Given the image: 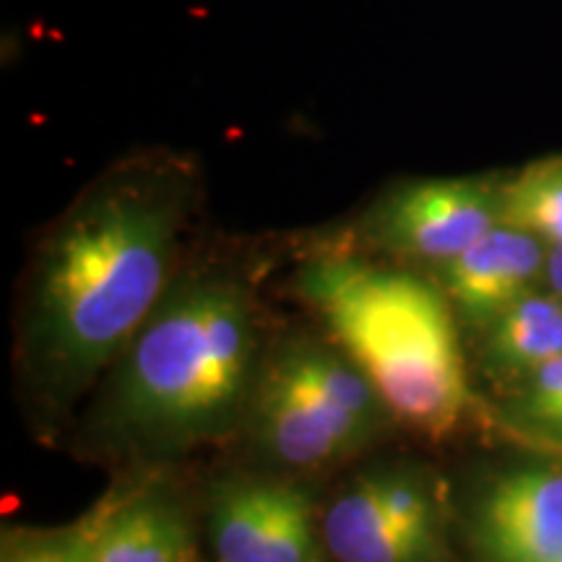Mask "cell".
<instances>
[{
  "label": "cell",
  "mask_w": 562,
  "mask_h": 562,
  "mask_svg": "<svg viewBox=\"0 0 562 562\" xmlns=\"http://www.w3.org/2000/svg\"><path fill=\"white\" fill-rule=\"evenodd\" d=\"M186 214L178 170L131 165L55 224L34 261L21 328L34 396L66 406L117 362L170 290Z\"/></svg>",
  "instance_id": "cell-1"
},
{
  "label": "cell",
  "mask_w": 562,
  "mask_h": 562,
  "mask_svg": "<svg viewBox=\"0 0 562 562\" xmlns=\"http://www.w3.org/2000/svg\"><path fill=\"white\" fill-rule=\"evenodd\" d=\"M256 307L224 273L170 286L117 357L97 412V438L161 459L216 442L245 425L258 375Z\"/></svg>",
  "instance_id": "cell-2"
},
{
  "label": "cell",
  "mask_w": 562,
  "mask_h": 562,
  "mask_svg": "<svg viewBox=\"0 0 562 562\" xmlns=\"http://www.w3.org/2000/svg\"><path fill=\"white\" fill-rule=\"evenodd\" d=\"M300 292L396 425L440 442L472 419L474 393L446 294L409 271L351 256L307 263Z\"/></svg>",
  "instance_id": "cell-3"
},
{
  "label": "cell",
  "mask_w": 562,
  "mask_h": 562,
  "mask_svg": "<svg viewBox=\"0 0 562 562\" xmlns=\"http://www.w3.org/2000/svg\"><path fill=\"white\" fill-rule=\"evenodd\" d=\"M391 414L336 344L292 339L258 364L245 430L266 459L321 472L381 438Z\"/></svg>",
  "instance_id": "cell-4"
},
{
  "label": "cell",
  "mask_w": 562,
  "mask_h": 562,
  "mask_svg": "<svg viewBox=\"0 0 562 562\" xmlns=\"http://www.w3.org/2000/svg\"><path fill=\"white\" fill-rule=\"evenodd\" d=\"M442 531L438 480L414 463L357 474L321 510L323 544L334 562H438Z\"/></svg>",
  "instance_id": "cell-5"
},
{
  "label": "cell",
  "mask_w": 562,
  "mask_h": 562,
  "mask_svg": "<svg viewBox=\"0 0 562 562\" xmlns=\"http://www.w3.org/2000/svg\"><path fill=\"white\" fill-rule=\"evenodd\" d=\"M206 531L216 562H326L311 490L279 476H232L211 490Z\"/></svg>",
  "instance_id": "cell-6"
},
{
  "label": "cell",
  "mask_w": 562,
  "mask_h": 562,
  "mask_svg": "<svg viewBox=\"0 0 562 562\" xmlns=\"http://www.w3.org/2000/svg\"><path fill=\"white\" fill-rule=\"evenodd\" d=\"M501 224V188L476 178H427L398 186L372 211L385 250L448 263Z\"/></svg>",
  "instance_id": "cell-7"
},
{
  "label": "cell",
  "mask_w": 562,
  "mask_h": 562,
  "mask_svg": "<svg viewBox=\"0 0 562 562\" xmlns=\"http://www.w3.org/2000/svg\"><path fill=\"white\" fill-rule=\"evenodd\" d=\"M482 562H554L562 554V467H516L492 476L469 516Z\"/></svg>",
  "instance_id": "cell-8"
},
{
  "label": "cell",
  "mask_w": 562,
  "mask_h": 562,
  "mask_svg": "<svg viewBox=\"0 0 562 562\" xmlns=\"http://www.w3.org/2000/svg\"><path fill=\"white\" fill-rule=\"evenodd\" d=\"M550 248L505 224H497L453 261L442 263V290L451 307L474 326L487 328L516 300L533 292Z\"/></svg>",
  "instance_id": "cell-9"
},
{
  "label": "cell",
  "mask_w": 562,
  "mask_h": 562,
  "mask_svg": "<svg viewBox=\"0 0 562 562\" xmlns=\"http://www.w3.org/2000/svg\"><path fill=\"white\" fill-rule=\"evenodd\" d=\"M91 562H195L191 518L161 492L133 495L97 513Z\"/></svg>",
  "instance_id": "cell-10"
},
{
  "label": "cell",
  "mask_w": 562,
  "mask_h": 562,
  "mask_svg": "<svg viewBox=\"0 0 562 562\" xmlns=\"http://www.w3.org/2000/svg\"><path fill=\"white\" fill-rule=\"evenodd\" d=\"M495 375L524 381L562 357V297L529 292L487 326L482 349Z\"/></svg>",
  "instance_id": "cell-11"
},
{
  "label": "cell",
  "mask_w": 562,
  "mask_h": 562,
  "mask_svg": "<svg viewBox=\"0 0 562 562\" xmlns=\"http://www.w3.org/2000/svg\"><path fill=\"white\" fill-rule=\"evenodd\" d=\"M501 224L562 248V157L531 161L501 186Z\"/></svg>",
  "instance_id": "cell-12"
},
{
  "label": "cell",
  "mask_w": 562,
  "mask_h": 562,
  "mask_svg": "<svg viewBox=\"0 0 562 562\" xmlns=\"http://www.w3.org/2000/svg\"><path fill=\"white\" fill-rule=\"evenodd\" d=\"M94 521H81L68 529L24 533L3 547L0 562H91Z\"/></svg>",
  "instance_id": "cell-13"
},
{
  "label": "cell",
  "mask_w": 562,
  "mask_h": 562,
  "mask_svg": "<svg viewBox=\"0 0 562 562\" xmlns=\"http://www.w3.org/2000/svg\"><path fill=\"white\" fill-rule=\"evenodd\" d=\"M516 417L533 430L562 438V357L518 381Z\"/></svg>",
  "instance_id": "cell-14"
},
{
  "label": "cell",
  "mask_w": 562,
  "mask_h": 562,
  "mask_svg": "<svg viewBox=\"0 0 562 562\" xmlns=\"http://www.w3.org/2000/svg\"><path fill=\"white\" fill-rule=\"evenodd\" d=\"M544 279L550 290L562 297V248H550V252H547Z\"/></svg>",
  "instance_id": "cell-15"
},
{
  "label": "cell",
  "mask_w": 562,
  "mask_h": 562,
  "mask_svg": "<svg viewBox=\"0 0 562 562\" xmlns=\"http://www.w3.org/2000/svg\"><path fill=\"white\" fill-rule=\"evenodd\" d=\"M554 562H562V554H560V558H558V560H554Z\"/></svg>",
  "instance_id": "cell-16"
}]
</instances>
